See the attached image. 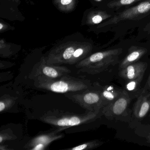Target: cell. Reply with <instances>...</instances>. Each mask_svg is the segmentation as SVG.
Returning a JSON list of instances; mask_svg holds the SVG:
<instances>
[{
    "label": "cell",
    "instance_id": "6da1fadb",
    "mask_svg": "<svg viewBox=\"0 0 150 150\" xmlns=\"http://www.w3.org/2000/svg\"><path fill=\"white\" fill-rule=\"evenodd\" d=\"M33 80L35 87L60 93L80 92L88 89L91 86L88 80L75 78L69 74L56 79L38 76Z\"/></svg>",
    "mask_w": 150,
    "mask_h": 150
},
{
    "label": "cell",
    "instance_id": "7a4b0ae2",
    "mask_svg": "<svg viewBox=\"0 0 150 150\" xmlns=\"http://www.w3.org/2000/svg\"><path fill=\"white\" fill-rule=\"evenodd\" d=\"M122 52V49L119 48L96 52L80 61L76 67L82 72L91 74L100 73L117 64Z\"/></svg>",
    "mask_w": 150,
    "mask_h": 150
},
{
    "label": "cell",
    "instance_id": "3957f363",
    "mask_svg": "<svg viewBox=\"0 0 150 150\" xmlns=\"http://www.w3.org/2000/svg\"><path fill=\"white\" fill-rule=\"evenodd\" d=\"M100 111H88L82 115L70 113H49L41 118L43 122L57 127L68 128L93 122L98 118Z\"/></svg>",
    "mask_w": 150,
    "mask_h": 150
},
{
    "label": "cell",
    "instance_id": "277c9868",
    "mask_svg": "<svg viewBox=\"0 0 150 150\" xmlns=\"http://www.w3.org/2000/svg\"><path fill=\"white\" fill-rule=\"evenodd\" d=\"M65 95L88 111H100L105 106L101 90H89L88 88L80 93H69Z\"/></svg>",
    "mask_w": 150,
    "mask_h": 150
},
{
    "label": "cell",
    "instance_id": "5b68a950",
    "mask_svg": "<svg viewBox=\"0 0 150 150\" xmlns=\"http://www.w3.org/2000/svg\"><path fill=\"white\" fill-rule=\"evenodd\" d=\"M82 42H69L62 44L52 50L45 57L46 63L51 64H71L72 59L76 49Z\"/></svg>",
    "mask_w": 150,
    "mask_h": 150
},
{
    "label": "cell",
    "instance_id": "8992f818",
    "mask_svg": "<svg viewBox=\"0 0 150 150\" xmlns=\"http://www.w3.org/2000/svg\"><path fill=\"white\" fill-rule=\"evenodd\" d=\"M71 73V70L66 67L48 64L45 57H43L40 61L34 66L29 77L32 79L38 76L56 79L69 75Z\"/></svg>",
    "mask_w": 150,
    "mask_h": 150
},
{
    "label": "cell",
    "instance_id": "52a82bcc",
    "mask_svg": "<svg viewBox=\"0 0 150 150\" xmlns=\"http://www.w3.org/2000/svg\"><path fill=\"white\" fill-rule=\"evenodd\" d=\"M131 102L129 94L123 90L120 96L112 103L105 106L102 109L103 114L108 119H117L127 115L129 113Z\"/></svg>",
    "mask_w": 150,
    "mask_h": 150
},
{
    "label": "cell",
    "instance_id": "ba28073f",
    "mask_svg": "<svg viewBox=\"0 0 150 150\" xmlns=\"http://www.w3.org/2000/svg\"><path fill=\"white\" fill-rule=\"evenodd\" d=\"M150 13V0H146L135 6L117 14L114 17L102 23L98 28L115 24L126 20H136L143 16Z\"/></svg>",
    "mask_w": 150,
    "mask_h": 150
},
{
    "label": "cell",
    "instance_id": "9c48e42d",
    "mask_svg": "<svg viewBox=\"0 0 150 150\" xmlns=\"http://www.w3.org/2000/svg\"><path fill=\"white\" fill-rule=\"evenodd\" d=\"M58 132L56 130L37 136L27 144L25 148L32 150H44L51 143L63 137V135L57 134Z\"/></svg>",
    "mask_w": 150,
    "mask_h": 150
},
{
    "label": "cell",
    "instance_id": "30bf717a",
    "mask_svg": "<svg viewBox=\"0 0 150 150\" xmlns=\"http://www.w3.org/2000/svg\"><path fill=\"white\" fill-rule=\"evenodd\" d=\"M147 67L145 62H136L120 70L119 74L126 81L144 77Z\"/></svg>",
    "mask_w": 150,
    "mask_h": 150
},
{
    "label": "cell",
    "instance_id": "8fae6325",
    "mask_svg": "<svg viewBox=\"0 0 150 150\" xmlns=\"http://www.w3.org/2000/svg\"><path fill=\"white\" fill-rule=\"evenodd\" d=\"M150 110V93L144 91L138 98L133 112L136 117L144 118Z\"/></svg>",
    "mask_w": 150,
    "mask_h": 150
},
{
    "label": "cell",
    "instance_id": "7c38bea8",
    "mask_svg": "<svg viewBox=\"0 0 150 150\" xmlns=\"http://www.w3.org/2000/svg\"><path fill=\"white\" fill-rule=\"evenodd\" d=\"M147 52V50L143 47L132 46L119 66V69H122L131 64L137 62Z\"/></svg>",
    "mask_w": 150,
    "mask_h": 150
},
{
    "label": "cell",
    "instance_id": "4fadbf2b",
    "mask_svg": "<svg viewBox=\"0 0 150 150\" xmlns=\"http://www.w3.org/2000/svg\"><path fill=\"white\" fill-rule=\"evenodd\" d=\"M122 91V89L113 86L103 87L101 92L104 106H107L115 100L120 96Z\"/></svg>",
    "mask_w": 150,
    "mask_h": 150
},
{
    "label": "cell",
    "instance_id": "5bb4252c",
    "mask_svg": "<svg viewBox=\"0 0 150 150\" xmlns=\"http://www.w3.org/2000/svg\"><path fill=\"white\" fill-rule=\"evenodd\" d=\"M110 17H111V15L103 11H93L88 14L87 23L89 25L99 24Z\"/></svg>",
    "mask_w": 150,
    "mask_h": 150
},
{
    "label": "cell",
    "instance_id": "9a60e30c",
    "mask_svg": "<svg viewBox=\"0 0 150 150\" xmlns=\"http://www.w3.org/2000/svg\"><path fill=\"white\" fill-rule=\"evenodd\" d=\"M54 3L61 11L68 12L74 8L75 0H55Z\"/></svg>",
    "mask_w": 150,
    "mask_h": 150
},
{
    "label": "cell",
    "instance_id": "2e32d148",
    "mask_svg": "<svg viewBox=\"0 0 150 150\" xmlns=\"http://www.w3.org/2000/svg\"><path fill=\"white\" fill-rule=\"evenodd\" d=\"M103 142L98 140H94L84 143L82 144L68 149L71 150H90L99 147L103 144Z\"/></svg>",
    "mask_w": 150,
    "mask_h": 150
},
{
    "label": "cell",
    "instance_id": "e0dca14e",
    "mask_svg": "<svg viewBox=\"0 0 150 150\" xmlns=\"http://www.w3.org/2000/svg\"><path fill=\"white\" fill-rule=\"evenodd\" d=\"M141 1L144 0H114L108 3V6L110 8H118L121 7L134 4Z\"/></svg>",
    "mask_w": 150,
    "mask_h": 150
},
{
    "label": "cell",
    "instance_id": "ac0fdd59",
    "mask_svg": "<svg viewBox=\"0 0 150 150\" xmlns=\"http://www.w3.org/2000/svg\"><path fill=\"white\" fill-rule=\"evenodd\" d=\"M15 102L14 97H1L0 100V112H5L11 108Z\"/></svg>",
    "mask_w": 150,
    "mask_h": 150
},
{
    "label": "cell",
    "instance_id": "d6986e66",
    "mask_svg": "<svg viewBox=\"0 0 150 150\" xmlns=\"http://www.w3.org/2000/svg\"><path fill=\"white\" fill-rule=\"evenodd\" d=\"M143 77H139L137 79L127 81L125 85V90L127 92L129 91V92H135L137 91L138 89H139Z\"/></svg>",
    "mask_w": 150,
    "mask_h": 150
},
{
    "label": "cell",
    "instance_id": "ffe728a7",
    "mask_svg": "<svg viewBox=\"0 0 150 150\" xmlns=\"http://www.w3.org/2000/svg\"><path fill=\"white\" fill-rule=\"evenodd\" d=\"M15 137L16 136L13 134L12 131L3 130L1 132L0 134V143L2 144V142L6 140H13L16 138Z\"/></svg>",
    "mask_w": 150,
    "mask_h": 150
},
{
    "label": "cell",
    "instance_id": "44dd1931",
    "mask_svg": "<svg viewBox=\"0 0 150 150\" xmlns=\"http://www.w3.org/2000/svg\"><path fill=\"white\" fill-rule=\"evenodd\" d=\"M7 28V27L6 25H5L2 23H0V30H1V32H2V31H4Z\"/></svg>",
    "mask_w": 150,
    "mask_h": 150
},
{
    "label": "cell",
    "instance_id": "7402d4cb",
    "mask_svg": "<svg viewBox=\"0 0 150 150\" xmlns=\"http://www.w3.org/2000/svg\"><path fill=\"white\" fill-rule=\"evenodd\" d=\"M147 85L149 88H150V74L148 77V80H147Z\"/></svg>",
    "mask_w": 150,
    "mask_h": 150
},
{
    "label": "cell",
    "instance_id": "603a6c76",
    "mask_svg": "<svg viewBox=\"0 0 150 150\" xmlns=\"http://www.w3.org/2000/svg\"><path fill=\"white\" fill-rule=\"evenodd\" d=\"M147 26H148V27H149V28L150 29V22L149 23V24H148V25H147Z\"/></svg>",
    "mask_w": 150,
    "mask_h": 150
}]
</instances>
